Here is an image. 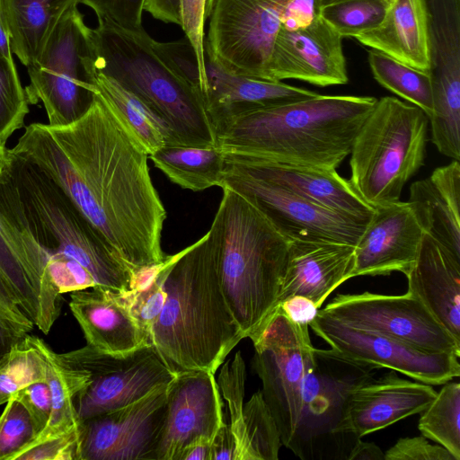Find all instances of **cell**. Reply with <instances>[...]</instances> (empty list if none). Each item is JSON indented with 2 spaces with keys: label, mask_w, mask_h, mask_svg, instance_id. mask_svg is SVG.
Here are the masks:
<instances>
[{
  "label": "cell",
  "mask_w": 460,
  "mask_h": 460,
  "mask_svg": "<svg viewBox=\"0 0 460 460\" xmlns=\"http://www.w3.org/2000/svg\"><path fill=\"white\" fill-rule=\"evenodd\" d=\"M377 99L323 95L282 105L231 109L210 118L226 155L336 169Z\"/></svg>",
  "instance_id": "3"
},
{
  "label": "cell",
  "mask_w": 460,
  "mask_h": 460,
  "mask_svg": "<svg viewBox=\"0 0 460 460\" xmlns=\"http://www.w3.org/2000/svg\"><path fill=\"white\" fill-rule=\"evenodd\" d=\"M167 385L129 404L82 420L80 460H156Z\"/></svg>",
  "instance_id": "15"
},
{
  "label": "cell",
  "mask_w": 460,
  "mask_h": 460,
  "mask_svg": "<svg viewBox=\"0 0 460 460\" xmlns=\"http://www.w3.org/2000/svg\"><path fill=\"white\" fill-rule=\"evenodd\" d=\"M424 231L409 202L375 207L357 245L353 277L406 275L413 266Z\"/></svg>",
  "instance_id": "19"
},
{
  "label": "cell",
  "mask_w": 460,
  "mask_h": 460,
  "mask_svg": "<svg viewBox=\"0 0 460 460\" xmlns=\"http://www.w3.org/2000/svg\"><path fill=\"white\" fill-rule=\"evenodd\" d=\"M436 394L430 385L401 378L393 371L358 382L345 392L332 432L361 438L420 413Z\"/></svg>",
  "instance_id": "16"
},
{
  "label": "cell",
  "mask_w": 460,
  "mask_h": 460,
  "mask_svg": "<svg viewBox=\"0 0 460 460\" xmlns=\"http://www.w3.org/2000/svg\"><path fill=\"white\" fill-rule=\"evenodd\" d=\"M69 307L87 345L97 350L124 354L152 345L119 291L96 286L70 292Z\"/></svg>",
  "instance_id": "24"
},
{
  "label": "cell",
  "mask_w": 460,
  "mask_h": 460,
  "mask_svg": "<svg viewBox=\"0 0 460 460\" xmlns=\"http://www.w3.org/2000/svg\"><path fill=\"white\" fill-rule=\"evenodd\" d=\"M81 428L78 430L30 442L12 460H80Z\"/></svg>",
  "instance_id": "42"
},
{
  "label": "cell",
  "mask_w": 460,
  "mask_h": 460,
  "mask_svg": "<svg viewBox=\"0 0 460 460\" xmlns=\"http://www.w3.org/2000/svg\"><path fill=\"white\" fill-rule=\"evenodd\" d=\"M0 55L10 61H14L4 0H0Z\"/></svg>",
  "instance_id": "52"
},
{
  "label": "cell",
  "mask_w": 460,
  "mask_h": 460,
  "mask_svg": "<svg viewBox=\"0 0 460 460\" xmlns=\"http://www.w3.org/2000/svg\"><path fill=\"white\" fill-rule=\"evenodd\" d=\"M35 437L30 414L20 402L11 397L0 415V460H12Z\"/></svg>",
  "instance_id": "40"
},
{
  "label": "cell",
  "mask_w": 460,
  "mask_h": 460,
  "mask_svg": "<svg viewBox=\"0 0 460 460\" xmlns=\"http://www.w3.org/2000/svg\"><path fill=\"white\" fill-rule=\"evenodd\" d=\"M279 308L295 323L309 325L319 312V307L310 298L295 295L284 300Z\"/></svg>",
  "instance_id": "48"
},
{
  "label": "cell",
  "mask_w": 460,
  "mask_h": 460,
  "mask_svg": "<svg viewBox=\"0 0 460 460\" xmlns=\"http://www.w3.org/2000/svg\"><path fill=\"white\" fill-rule=\"evenodd\" d=\"M226 161L258 179L274 183L329 209L368 221L375 208L335 169L226 155Z\"/></svg>",
  "instance_id": "21"
},
{
  "label": "cell",
  "mask_w": 460,
  "mask_h": 460,
  "mask_svg": "<svg viewBox=\"0 0 460 460\" xmlns=\"http://www.w3.org/2000/svg\"><path fill=\"white\" fill-rule=\"evenodd\" d=\"M29 101L19 78L14 61L0 55V144L23 128L30 111Z\"/></svg>",
  "instance_id": "39"
},
{
  "label": "cell",
  "mask_w": 460,
  "mask_h": 460,
  "mask_svg": "<svg viewBox=\"0 0 460 460\" xmlns=\"http://www.w3.org/2000/svg\"><path fill=\"white\" fill-rule=\"evenodd\" d=\"M60 355L85 376L84 385L75 401L81 420L137 401L168 385L175 376L154 345L111 354L86 344Z\"/></svg>",
  "instance_id": "10"
},
{
  "label": "cell",
  "mask_w": 460,
  "mask_h": 460,
  "mask_svg": "<svg viewBox=\"0 0 460 460\" xmlns=\"http://www.w3.org/2000/svg\"><path fill=\"white\" fill-rule=\"evenodd\" d=\"M342 39L321 16L303 28H280L272 48L268 79H296L321 87L347 84Z\"/></svg>",
  "instance_id": "17"
},
{
  "label": "cell",
  "mask_w": 460,
  "mask_h": 460,
  "mask_svg": "<svg viewBox=\"0 0 460 460\" xmlns=\"http://www.w3.org/2000/svg\"><path fill=\"white\" fill-rule=\"evenodd\" d=\"M93 10L98 19H108L127 29L142 25L144 0H78Z\"/></svg>",
  "instance_id": "44"
},
{
  "label": "cell",
  "mask_w": 460,
  "mask_h": 460,
  "mask_svg": "<svg viewBox=\"0 0 460 460\" xmlns=\"http://www.w3.org/2000/svg\"><path fill=\"white\" fill-rule=\"evenodd\" d=\"M212 438L199 437L187 444L177 460H212Z\"/></svg>",
  "instance_id": "50"
},
{
  "label": "cell",
  "mask_w": 460,
  "mask_h": 460,
  "mask_svg": "<svg viewBox=\"0 0 460 460\" xmlns=\"http://www.w3.org/2000/svg\"><path fill=\"white\" fill-rule=\"evenodd\" d=\"M92 66L118 81L166 126L169 146H216L192 49L186 38L154 40L144 29L98 19L89 28Z\"/></svg>",
  "instance_id": "2"
},
{
  "label": "cell",
  "mask_w": 460,
  "mask_h": 460,
  "mask_svg": "<svg viewBox=\"0 0 460 460\" xmlns=\"http://www.w3.org/2000/svg\"><path fill=\"white\" fill-rule=\"evenodd\" d=\"M215 1L216 0H206L205 13H206V18L207 19L210 17V14L212 13Z\"/></svg>",
  "instance_id": "55"
},
{
  "label": "cell",
  "mask_w": 460,
  "mask_h": 460,
  "mask_svg": "<svg viewBox=\"0 0 460 460\" xmlns=\"http://www.w3.org/2000/svg\"><path fill=\"white\" fill-rule=\"evenodd\" d=\"M420 414L418 429L421 435L460 460V384H444Z\"/></svg>",
  "instance_id": "36"
},
{
  "label": "cell",
  "mask_w": 460,
  "mask_h": 460,
  "mask_svg": "<svg viewBox=\"0 0 460 460\" xmlns=\"http://www.w3.org/2000/svg\"><path fill=\"white\" fill-rule=\"evenodd\" d=\"M89 28L77 4L71 6L37 58L27 66L30 84L25 92L29 103H43L49 126L75 121L92 101L94 87L84 63Z\"/></svg>",
  "instance_id": "9"
},
{
  "label": "cell",
  "mask_w": 460,
  "mask_h": 460,
  "mask_svg": "<svg viewBox=\"0 0 460 460\" xmlns=\"http://www.w3.org/2000/svg\"><path fill=\"white\" fill-rule=\"evenodd\" d=\"M10 151L63 190L131 275L164 259L166 210L148 154L95 90L77 119L31 123Z\"/></svg>",
  "instance_id": "1"
},
{
  "label": "cell",
  "mask_w": 460,
  "mask_h": 460,
  "mask_svg": "<svg viewBox=\"0 0 460 460\" xmlns=\"http://www.w3.org/2000/svg\"><path fill=\"white\" fill-rule=\"evenodd\" d=\"M390 0H341L326 5L321 17L342 38H356L376 28Z\"/></svg>",
  "instance_id": "38"
},
{
  "label": "cell",
  "mask_w": 460,
  "mask_h": 460,
  "mask_svg": "<svg viewBox=\"0 0 460 460\" xmlns=\"http://www.w3.org/2000/svg\"><path fill=\"white\" fill-rule=\"evenodd\" d=\"M205 242L241 333L251 341L279 309L289 240L244 197L228 187Z\"/></svg>",
  "instance_id": "4"
},
{
  "label": "cell",
  "mask_w": 460,
  "mask_h": 460,
  "mask_svg": "<svg viewBox=\"0 0 460 460\" xmlns=\"http://www.w3.org/2000/svg\"><path fill=\"white\" fill-rule=\"evenodd\" d=\"M143 9L164 22L181 25L179 0H144Z\"/></svg>",
  "instance_id": "49"
},
{
  "label": "cell",
  "mask_w": 460,
  "mask_h": 460,
  "mask_svg": "<svg viewBox=\"0 0 460 460\" xmlns=\"http://www.w3.org/2000/svg\"><path fill=\"white\" fill-rule=\"evenodd\" d=\"M12 397L20 402L30 414L37 436L47 425L51 413V394L47 381L31 383Z\"/></svg>",
  "instance_id": "45"
},
{
  "label": "cell",
  "mask_w": 460,
  "mask_h": 460,
  "mask_svg": "<svg viewBox=\"0 0 460 460\" xmlns=\"http://www.w3.org/2000/svg\"><path fill=\"white\" fill-rule=\"evenodd\" d=\"M425 234L460 260V164L453 160L410 187L408 200Z\"/></svg>",
  "instance_id": "26"
},
{
  "label": "cell",
  "mask_w": 460,
  "mask_h": 460,
  "mask_svg": "<svg viewBox=\"0 0 460 460\" xmlns=\"http://www.w3.org/2000/svg\"><path fill=\"white\" fill-rule=\"evenodd\" d=\"M252 341V367L261 394L278 427L281 444L296 453L305 416L307 356L314 348L309 325L293 323L279 307Z\"/></svg>",
  "instance_id": "8"
},
{
  "label": "cell",
  "mask_w": 460,
  "mask_h": 460,
  "mask_svg": "<svg viewBox=\"0 0 460 460\" xmlns=\"http://www.w3.org/2000/svg\"><path fill=\"white\" fill-rule=\"evenodd\" d=\"M10 149L0 144V181L5 178L11 164Z\"/></svg>",
  "instance_id": "54"
},
{
  "label": "cell",
  "mask_w": 460,
  "mask_h": 460,
  "mask_svg": "<svg viewBox=\"0 0 460 460\" xmlns=\"http://www.w3.org/2000/svg\"><path fill=\"white\" fill-rule=\"evenodd\" d=\"M367 62L375 80L380 85L420 108L428 118L430 117L433 105L429 73L374 49L367 50Z\"/></svg>",
  "instance_id": "35"
},
{
  "label": "cell",
  "mask_w": 460,
  "mask_h": 460,
  "mask_svg": "<svg viewBox=\"0 0 460 460\" xmlns=\"http://www.w3.org/2000/svg\"><path fill=\"white\" fill-rule=\"evenodd\" d=\"M405 276L407 291L460 341V260L424 233L416 261Z\"/></svg>",
  "instance_id": "25"
},
{
  "label": "cell",
  "mask_w": 460,
  "mask_h": 460,
  "mask_svg": "<svg viewBox=\"0 0 460 460\" xmlns=\"http://www.w3.org/2000/svg\"><path fill=\"white\" fill-rule=\"evenodd\" d=\"M289 1L216 0L206 58L228 73L269 80L274 40Z\"/></svg>",
  "instance_id": "11"
},
{
  "label": "cell",
  "mask_w": 460,
  "mask_h": 460,
  "mask_svg": "<svg viewBox=\"0 0 460 460\" xmlns=\"http://www.w3.org/2000/svg\"><path fill=\"white\" fill-rule=\"evenodd\" d=\"M245 379V363L234 357L223 365L217 382L227 403L235 460H277L282 445L278 427L261 390L243 403Z\"/></svg>",
  "instance_id": "22"
},
{
  "label": "cell",
  "mask_w": 460,
  "mask_h": 460,
  "mask_svg": "<svg viewBox=\"0 0 460 460\" xmlns=\"http://www.w3.org/2000/svg\"><path fill=\"white\" fill-rule=\"evenodd\" d=\"M166 415L156 460H177L183 447L199 437L214 438L225 422L215 374L185 371L167 385Z\"/></svg>",
  "instance_id": "18"
},
{
  "label": "cell",
  "mask_w": 460,
  "mask_h": 460,
  "mask_svg": "<svg viewBox=\"0 0 460 460\" xmlns=\"http://www.w3.org/2000/svg\"><path fill=\"white\" fill-rule=\"evenodd\" d=\"M25 339L38 349L46 362V381L50 389L52 403L47 425L31 441L78 430L82 420L77 414L75 401L84 385V374L65 361L60 353L55 352L40 338L28 334Z\"/></svg>",
  "instance_id": "32"
},
{
  "label": "cell",
  "mask_w": 460,
  "mask_h": 460,
  "mask_svg": "<svg viewBox=\"0 0 460 460\" xmlns=\"http://www.w3.org/2000/svg\"><path fill=\"white\" fill-rule=\"evenodd\" d=\"M148 158L182 189L201 191L223 186L226 156L217 146L165 145L148 155Z\"/></svg>",
  "instance_id": "33"
},
{
  "label": "cell",
  "mask_w": 460,
  "mask_h": 460,
  "mask_svg": "<svg viewBox=\"0 0 460 460\" xmlns=\"http://www.w3.org/2000/svg\"><path fill=\"white\" fill-rule=\"evenodd\" d=\"M0 282L34 325L48 334L59 315L60 295L50 282L47 262L1 211Z\"/></svg>",
  "instance_id": "20"
},
{
  "label": "cell",
  "mask_w": 460,
  "mask_h": 460,
  "mask_svg": "<svg viewBox=\"0 0 460 460\" xmlns=\"http://www.w3.org/2000/svg\"><path fill=\"white\" fill-rule=\"evenodd\" d=\"M321 313L363 331L382 334L432 353L460 357L456 340L412 294L365 291L338 295Z\"/></svg>",
  "instance_id": "12"
},
{
  "label": "cell",
  "mask_w": 460,
  "mask_h": 460,
  "mask_svg": "<svg viewBox=\"0 0 460 460\" xmlns=\"http://www.w3.org/2000/svg\"><path fill=\"white\" fill-rule=\"evenodd\" d=\"M84 63L95 92L148 155L167 145L169 134L165 124L141 100L111 76L95 70L88 50Z\"/></svg>",
  "instance_id": "31"
},
{
  "label": "cell",
  "mask_w": 460,
  "mask_h": 460,
  "mask_svg": "<svg viewBox=\"0 0 460 460\" xmlns=\"http://www.w3.org/2000/svg\"><path fill=\"white\" fill-rule=\"evenodd\" d=\"M348 460H385V453L372 442H365L359 438L351 448Z\"/></svg>",
  "instance_id": "51"
},
{
  "label": "cell",
  "mask_w": 460,
  "mask_h": 460,
  "mask_svg": "<svg viewBox=\"0 0 460 460\" xmlns=\"http://www.w3.org/2000/svg\"><path fill=\"white\" fill-rule=\"evenodd\" d=\"M0 321L24 339L33 329V322L13 300L0 282Z\"/></svg>",
  "instance_id": "47"
},
{
  "label": "cell",
  "mask_w": 460,
  "mask_h": 460,
  "mask_svg": "<svg viewBox=\"0 0 460 460\" xmlns=\"http://www.w3.org/2000/svg\"><path fill=\"white\" fill-rule=\"evenodd\" d=\"M433 89L460 90V0H423Z\"/></svg>",
  "instance_id": "29"
},
{
  "label": "cell",
  "mask_w": 460,
  "mask_h": 460,
  "mask_svg": "<svg viewBox=\"0 0 460 460\" xmlns=\"http://www.w3.org/2000/svg\"><path fill=\"white\" fill-rule=\"evenodd\" d=\"M355 246L331 241H289L279 295L280 304L295 295L321 308L328 296L353 278Z\"/></svg>",
  "instance_id": "23"
},
{
  "label": "cell",
  "mask_w": 460,
  "mask_h": 460,
  "mask_svg": "<svg viewBox=\"0 0 460 460\" xmlns=\"http://www.w3.org/2000/svg\"><path fill=\"white\" fill-rule=\"evenodd\" d=\"M11 152V151H10ZM12 155L0 181V211L41 259L75 260L98 286L125 292L131 273L110 251L63 190L36 166Z\"/></svg>",
  "instance_id": "6"
},
{
  "label": "cell",
  "mask_w": 460,
  "mask_h": 460,
  "mask_svg": "<svg viewBox=\"0 0 460 460\" xmlns=\"http://www.w3.org/2000/svg\"><path fill=\"white\" fill-rule=\"evenodd\" d=\"M209 118L224 111L282 105L316 96L318 93L271 81L228 73L206 58Z\"/></svg>",
  "instance_id": "28"
},
{
  "label": "cell",
  "mask_w": 460,
  "mask_h": 460,
  "mask_svg": "<svg viewBox=\"0 0 460 460\" xmlns=\"http://www.w3.org/2000/svg\"><path fill=\"white\" fill-rule=\"evenodd\" d=\"M23 339L0 321V357Z\"/></svg>",
  "instance_id": "53"
},
{
  "label": "cell",
  "mask_w": 460,
  "mask_h": 460,
  "mask_svg": "<svg viewBox=\"0 0 460 460\" xmlns=\"http://www.w3.org/2000/svg\"><path fill=\"white\" fill-rule=\"evenodd\" d=\"M47 270L50 282L59 295L98 286L84 266L64 256L50 257Z\"/></svg>",
  "instance_id": "43"
},
{
  "label": "cell",
  "mask_w": 460,
  "mask_h": 460,
  "mask_svg": "<svg viewBox=\"0 0 460 460\" xmlns=\"http://www.w3.org/2000/svg\"><path fill=\"white\" fill-rule=\"evenodd\" d=\"M206 234L185 248L165 281L152 344L174 373L213 374L243 339L226 301Z\"/></svg>",
  "instance_id": "5"
},
{
  "label": "cell",
  "mask_w": 460,
  "mask_h": 460,
  "mask_svg": "<svg viewBox=\"0 0 460 460\" xmlns=\"http://www.w3.org/2000/svg\"><path fill=\"white\" fill-rule=\"evenodd\" d=\"M223 187L249 200L289 241H331L356 246L369 221L315 204L226 161Z\"/></svg>",
  "instance_id": "14"
},
{
  "label": "cell",
  "mask_w": 460,
  "mask_h": 460,
  "mask_svg": "<svg viewBox=\"0 0 460 460\" xmlns=\"http://www.w3.org/2000/svg\"><path fill=\"white\" fill-rule=\"evenodd\" d=\"M181 27L189 41L198 66L200 88L206 96L208 79L205 54L206 0H179Z\"/></svg>",
  "instance_id": "41"
},
{
  "label": "cell",
  "mask_w": 460,
  "mask_h": 460,
  "mask_svg": "<svg viewBox=\"0 0 460 460\" xmlns=\"http://www.w3.org/2000/svg\"><path fill=\"white\" fill-rule=\"evenodd\" d=\"M355 39L369 49L429 74V43L423 0H390L381 23Z\"/></svg>",
  "instance_id": "27"
},
{
  "label": "cell",
  "mask_w": 460,
  "mask_h": 460,
  "mask_svg": "<svg viewBox=\"0 0 460 460\" xmlns=\"http://www.w3.org/2000/svg\"><path fill=\"white\" fill-rule=\"evenodd\" d=\"M184 251L185 248L173 255H165L158 263L138 269L131 276L130 289L120 292L131 315L151 343L152 327L166 301V278Z\"/></svg>",
  "instance_id": "34"
},
{
  "label": "cell",
  "mask_w": 460,
  "mask_h": 460,
  "mask_svg": "<svg viewBox=\"0 0 460 460\" xmlns=\"http://www.w3.org/2000/svg\"><path fill=\"white\" fill-rule=\"evenodd\" d=\"M46 362L38 349L24 338L0 357V405L18 390L39 381H46Z\"/></svg>",
  "instance_id": "37"
},
{
  "label": "cell",
  "mask_w": 460,
  "mask_h": 460,
  "mask_svg": "<svg viewBox=\"0 0 460 460\" xmlns=\"http://www.w3.org/2000/svg\"><path fill=\"white\" fill-rule=\"evenodd\" d=\"M12 52L28 66L51 32L78 0H4Z\"/></svg>",
  "instance_id": "30"
},
{
  "label": "cell",
  "mask_w": 460,
  "mask_h": 460,
  "mask_svg": "<svg viewBox=\"0 0 460 460\" xmlns=\"http://www.w3.org/2000/svg\"><path fill=\"white\" fill-rule=\"evenodd\" d=\"M429 118L417 106L385 96L377 100L350 151L349 181L372 207L399 200L424 164Z\"/></svg>",
  "instance_id": "7"
},
{
  "label": "cell",
  "mask_w": 460,
  "mask_h": 460,
  "mask_svg": "<svg viewBox=\"0 0 460 460\" xmlns=\"http://www.w3.org/2000/svg\"><path fill=\"white\" fill-rule=\"evenodd\" d=\"M309 327L326 341L330 350H319L341 361L385 367L430 385H444L460 375L459 357L432 353L398 340L348 326L318 312Z\"/></svg>",
  "instance_id": "13"
},
{
  "label": "cell",
  "mask_w": 460,
  "mask_h": 460,
  "mask_svg": "<svg viewBox=\"0 0 460 460\" xmlns=\"http://www.w3.org/2000/svg\"><path fill=\"white\" fill-rule=\"evenodd\" d=\"M385 460H456L440 445L430 444L424 436L403 438L385 453Z\"/></svg>",
  "instance_id": "46"
}]
</instances>
